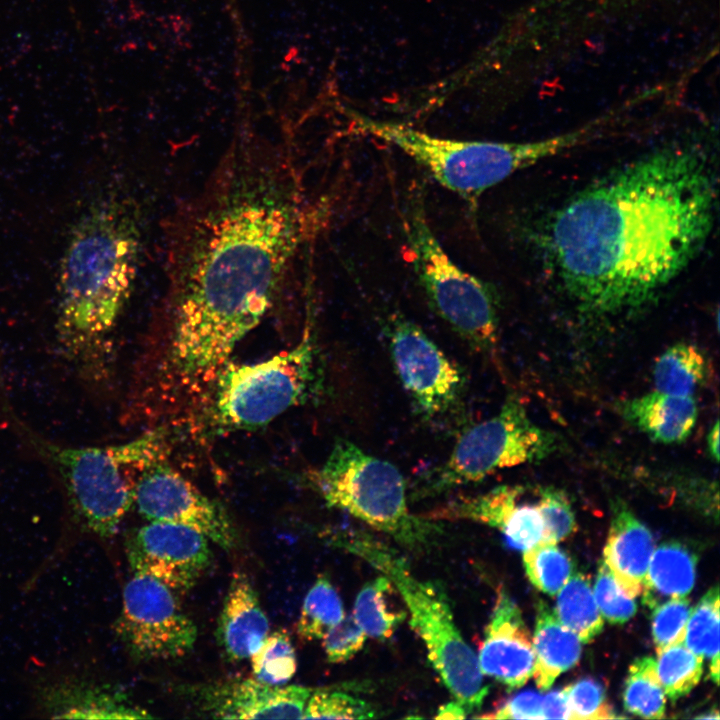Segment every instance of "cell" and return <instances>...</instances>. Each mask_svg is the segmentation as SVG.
Returning <instances> with one entry per match:
<instances>
[{
	"label": "cell",
	"instance_id": "43",
	"mask_svg": "<svg viewBox=\"0 0 720 720\" xmlns=\"http://www.w3.org/2000/svg\"><path fill=\"white\" fill-rule=\"evenodd\" d=\"M719 421L716 420L707 434V449L711 459L719 462Z\"/></svg>",
	"mask_w": 720,
	"mask_h": 720
},
{
	"label": "cell",
	"instance_id": "40",
	"mask_svg": "<svg viewBox=\"0 0 720 720\" xmlns=\"http://www.w3.org/2000/svg\"><path fill=\"white\" fill-rule=\"evenodd\" d=\"M543 697L535 691H524L506 701L495 711L476 716L484 719H543Z\"/></svg>",
	"mask_w": 720,
	"mask_h": 720
},
{
	"label": "cell",
	"instance_id": "32",
	"mask_svg": "<svg viewBox=\"0 0 720 720\" xmlns=\"http://www.w3.org/2000/svg\"><path fill=\"white\" fill-rule=\"evenodd\" d=\"M250 658L253 678L266 684L284 685L297 670L294 646L283 629L268 634Z\"/></svg>",
	"mask_w": 720,
	"mask_h": 720
},
{
	"label": "cell",
	"instance_id": "28",
	"mask_svg": "<svg viewBox=\"0 0 720 720\" xmlns=\"http://www.w3.org/2000/svg\"><path fill=\"white\" fill-rule=\"evenodd\" d=\"M345 617L342 600L326 576H319L307 592L296 629L303 641L322 637Z\"/></svg>",
	"mask_w": 720,
	"mask_h": 720
},
{
	"label": "cell",
	"instance_id": "20",
	"mask_svg": "<svg viewBox=\"0 0 720 720\" xmlns=\"http://www.w3.org/2000/svg\"><path fill=\"white\" fill-rule=\"evenodd\" d=\"M620 415L651 440L673 445L691 435L698 406L694 396H679L655 390L618 404Z\"/></svg>",
	"mask_w": 720,
	"mask_h": 720
},
{
	"label": "cell",
	"instance_id": "19",
	"mask_svg": "<svg viewBox=\"0 0 720 720\" xmlns=\"http://www.w3.org/2000/svg\"><path fill=\"white\" fill-rule=\"evenodd\" d=\"M653 550L649 529L623 501L614 502L604 563L627 597L636 598L641 594Z\"/></svg>",
	"mask_w": 720,
	"mask_h": 720
},
{
	"label": "cell",
	"instance_id": "39",
	"mask_svg": "<svg viewBox=\"0 0 720 720\" xmlns=\"http://www.w3.org/2000/svg\"><path fill=\"white\" fill-rule=\"evenodd\" d=\"M366 637L353 616L345 615L321 639L328 662L343 663L350 660L361 650Z\"/></svg>",
	"mask_w": 720,
	"mask_h": 720
},
{
	"label": "cell",
	"instance_id": "29",
	"mask_svg": "<svg viewBox=\"0 0 720 720\" xmlns=\"http://www.w3.org/2000/svg\"><path fill=\"white\" fill-rule=\"evenodd\" d=\"M625 709L639 717L661 719L665 714L666 695L656 672V660L645 656L630 666L625 681Z\"/></svg>",
	"mask_w": 720,
	"mask_h": 720
},
{
	"label": "cell",
	"instance_id": "21",
	"mask_svg": "<svg viewBox=\"0 0 720 720\" xmlns=\"http://www.w3.org/2000/svg\"><path fill=\"white\" fill-rule=\"evenodd\" d=\"M524 488L501 485L479 494L471 514L475 521L499 529L512 547L526 550L543 539L544 524L536 504H520Z\"/></svg>",
	"mask_w": 720,
	"mask_h": 720
},
{
	"label": "cell",
	"instance_id": "9",
	"mask_svg": "<svg viewBox=\"0 0 720 720\" xmlns=\"http://www.w3.org/2000/svg\"><path fill=\"white\" fill-rule=\"evenodd\" d=\"M308 479L326 504L400 541L415 539L425 524L407 505L399 469L346 439L335 441L324 463Z\"/></svg>",
	"mask_w": 720,
	"mask_h": 720
},
{
	"label": "cell",
	"instance_id": "16",
	"mask_svg": "<svg viewBox=\"0 0 720 720\" xmlns=\"http://www.w3.org/2000/svg\"><path fill=\"white\" fill-rule=\"evenodd\" d=\"M483 675L508 688H518L532 677L533 643L518 605L499 591L477 656Z\"/></svg>",
	"mask_w": 720,
	"mask_h": 720
},
{
	"label": "cell",
	"instance_id": "14",
	"mask_svg": "<svg viewBox=\"0 0 720 720\" xmlns=\"http://www.w3.org/2000/svg\"><path fill=\"white\" fill-rule=\"evenodd\" d=\"M126 552L133 572L160 581L175 593L189 591L212 561L209 539L189 527L149 521L129 537Z\"/></svg>",
	"mask_w": 720,
	"mask_h": 720
},
{
	"label": "cell",
	"instance_id": "6",
	"mask_svg": "<svg viewBox=\"0 0 720 720\" xmlns=\"http://www.w3.org/2000/svg\"><path fill=\"white\" fill-rule=\"evenodd\" d=\"M338 544L387 577L408 609L410 625L423 641L434 670L468 712L479 708L488 686L477 656L457 628L451 609L435 586L415 577L392 548L365 534H343Z\"/></svg>",
	"mask_w": 720,
	"mask_h": 720
},
{
	"label": "cell",
	"instance_id": "4",
	"mask_svg": "<svg viewBox=\"0 0 720 720\" xmlns=\"http://www.w3.org/2000/svg\"><path fill=\"white\" fill-rule=\"evenodd\" d=\"M2 410L12 430L57 474L72 520L84 532L111 538L134 503L135 474L162 462L167 436L162 430L105 447H70L36 433L12 411L3 396Z\"/></svg>",
	"mask_w": 720,
	"mask_h": 720
},
{
	"label": "cell",
	"instance_id": "10",
	"mask_svg": "<svg viewBox=\"0 0 720 720\" xmlns=\"http://www.w3.org/2000/svg\"><path fill=\"white\" fill-rule=\"evenodd\" d=\"M558 448L554 433L535 424L523 403L510 395L500 410L466 430L449 457L422 480V495L482 481L505 468L544 460Z\"/></svg>",
	"mask_w": 720,
	"mask_h": 720
},
{
	"label": "cell",
	"instance_id": "8",
	"mask_svg": "<svg viewBox=\"0 0 720 720\" xmlns=\"http://www.w3.org/2000/svg\"><path fill=\"white\" fill-rule=\"evenodd\" d=\"M313 323L292 348L257 363L229 360L216 373L212 422L221 430L264 425L305 402L315 380Z\"/></svg>",
	"mask_w": 720,
	"mask_h": 720
},
{
	"label": "cell",
	"instance_id": "25",
	"mask_svg": "<svg viewBox=\"0 0 720 720\" xmlns=\"http://www.w3.org/2000/svg\"><path fill=\"white\" fill-rule=\"evenodd\" d=\"M394 591L390 580L380 575L366 583L357 594L352 616L367 636L389 639L405 620L407 612L391 600Z\"/></svg>",
	"mask_w": 720,
	"mask_h": 720
},
{
	"label": "cell",
	"instance_id": "12",
	"mask_svg": "<svg viewBox=\"0 0 720 720\" xmlns=\"http://www.w3.org/2000/svg\"><path fill=\"white\" fill-rule=\"evenodd\" d=\"M386 330L395 371L417 411L425 418L445 412L461 391L460 369L414 322L393 315Z\"/></svg>",
	"mask_w": 720,
	"mask_h": 720
},
{
	"label": "cell",
	"instance_id": "27",
	"mask_svg": "<svg viewBox=\"0 0 720 720\" xmlns=\"http://www.w3.org/2000/svg\"><path fill=\"white\" fill-rule=\"evenodd\" d=\"M719 590L710 588L692 608L683 643L709 660L712 680L719 681Z\"/></svg>",
	"mask_w": 720,
	"mask_h": 720
},
{
	"label": "cell",
	"instance_id": "26",
	"mask_svg": "<svg viewBox=\"0 0 720 720\" xmlns=\"http://www.w3.org/2000/svg\"><path fill=\"white\" fill-rule=\"evenodd\" d=\"M557 595V618L577 635L581 643L592 641L603 629L604 618L596 603L589 579L574 573Z\"/></svg>",
	"mask_w": 720,
	"mask_h": 720
},
{
	"label": "cell",
	"instance_id": "11",
	"mask_svg": "<svg viewBox=\"0 0 720 720\" xmlns=\"http://www.w3.org/2000/svg\"><path fill=\"white\" fill-rule=\"evenodd\" d=\"M114 628L129 655L139 661L183 657L197 639L196 625L176 593L139 572H133L124 586Z\"/></svg>",
	"mask_w": 720,
	"mask_h": 720
},
{
	"label": "cell",
	"instance_id": "34",
	"mask_svg": "<svg viewBox=\"0 0 720 720\" xmlns=\"http://www.w3.org/2000/svg\"><path fill=\"white\" fill-rule=\"evenodd\" d=\"M537 508L541 514L544 533L541 541L557 543L576 529L574 512L566 494L558 488L543 487L538 490Z\"/></svg>",
	"mask_w": 720,
	"mask_h": 720
},
{
	"label": "cell",
	"instance_id": "35",
	"mask_svg": "<svg viewBox=\"0 0 720 720\" xmlns=\"http://www.w3.org/2000/svg\"><path fill=\"white\" fill-rule=\"evenodd\" d=\"M652 635L656 651L682 643L692 611L686 597L669 599L653 609Z\"/></svg>",
	"mask_w": 720,
	"mask_h": 720
},
{
	"label": "cell",
	"instance_id": "18",
	"mask_svg": "<svg viewBox=\"0 0 720 720\" xmlns=\"http://www.w3.org/2000/svg\"><path fill=\"white\" fill-rule=\"evenodd\" d=\"M270 631L269 621L248 576L233 573L216 629L219 647L232 662L250 658Z\"/></svg>",
	"mask_w": 720,
	"mask_h": 720
},
{
	"label": "cell",
	"instance_id": "5",
	"mask_svg": "<svg viewBox=\"0 0 720 720\" xmlns=\"http://www.w3.org/2000/svg\"><path fill=\"white\" fill-rule=\"evenodd\" d=\"M357 121L364 131L399 148L439 184L470 202L517 171L584 144L606 126L600 118L548 138L499 142L445 139L403 124L360 117Z\"/></svg>",
	"mask_w": 720,
	"mask_h": 720
},
{
	"label": "cell",
	"instance_id": "13",
	"mask_svg": "<svg viewBox=\"0 0 720 720\" xmlns=\"http://www.w3.org/2000/svg\"><path fill=\"white\" fill-rule=\"evenodd\" d=\"M134 502L149 521L189 527L225 550L237 544L236 529L224 507L163 461L141 473Z\"/></svg>",
	"mask_w": 720,
	"mask_h": 720
},
{
	"label": "cell",
	"instance_id": "42",
	"mask_svg": "<svg viewBox=\"0 0 720 720\" xmlns=\"http://www.w3.org/2000/svg\"><path fill=\"white\" fill-rule=\"evenodd\" d=\"M468 710L458 700L450 701L439 707L436 719H464L467 717Z\"/></svg>",
	"mask_w": 720,
	"mask_h": 720
},
{
	"label": "cell",
	"instance_id": "33",
	"mask_svg": "<svg viewBox=\"0 0 720 720\" xmlns=\"http://www.w3.org/2000/svg\"><path fill=\"white\" fill-rule=\"evenodd\" d=\"M377 716L365 700L334 688L312 689L303 719H368Z\"/></svg>",
	"mask_w": 720,
	"mask_h": 720
},
{
	"label": "cell",
	"instance_id": "1",
	"mask_svg": "<svg viewBox=\"0 0 720 720\" xmlns=\"http://www.w3.org/2000/svg\"><path fill=\"white\" fill-rule=\"evenodd\" d=\"M308 224L280 142L253 125L224 154L173 242L170 355L180 375L209 379L229 360L272 306Z\"/></svg>",
	"mask_w": 720,
	"mask_h": 720
},
{
	"label": "cell",
	"instance_id": "38",
	"mask_svg": "<svg viewBox=\"0 0 720 720\" xmlns=\"http://www.w3.org/2000/svg\"><path fill=\"white\" fill-rule=\"evenodd\" d=\"M570 719H615L602 686L595 680L584 678L565 687Z\"/></svg>",
	"mask_w": 720,
	"mask_h": 720
},
{
	"label": "cell",
	"instance_id": "36",
	"mask_svg": "<svg viewBox=\"0 0 720 720\" xmlns=\"http://www.w3.org/2000/svg\"><path fill=\"white\" fill-rule=\"evenodd\" d=\"M538 7L555 23L575 28L615 7L632 3L634 0H536Z\"/></svg>",
	"mask_w": 720,
	"mask_h": 720
},
{
	"label": "cell",
	"instance_id": "15",
	"mask_svg": "<svg viewBox=\"0 0 720 720\" xmlns=\"http://www.w3.org/2000/svg\"><path fill=\"white\" fill-rule=\"evenodd\" d=\"M311 688L233 679L198 688L201 710L222 719H303Z\"/></svg>",
	"mask_w": 720,
	"mask_h": 720
},
{
	"label": "cell",
	"instance_id": "3",
	"mask_svg": "<svg viewBox=\"0 0 720 720\" xmlns=\"http://www.w3.org/2000/svg\"><path fill=\"white\" fill-rule=\"evenodd\" d=\"M141 233L128 200L108 196L75 222L61 260L56 334L64 355L92 364L134 287Z\"/></svg>",
	"mask_w": 720,
	"mask_h": 720
},
{
	"label": "cell",
	"instance_id": "7",
	"mask_svg": "<svg viewBox=\"0 0 720 720\" xmlns=\"http://www.w3.org/2000/svg\"><path fill=\"white\" fill-rule=\"evenodd\" d=\"M402 227L412 267L433 310L475 350L494 356L499 322L495 289L445 252L429 224L421 188H414L405 201Z\"/></svg>",
	"mask_w": 720,
	"mask_h": 720
},
{
	"label": "cell",
	"instance_id": "31",
	"mask_svg": "<svg viewBox=\"0 0 720 720\" xmlns=\"http://www.w3.org/2000/svg\"><path fill=\"white\" fill-rule=\"evenodd\" d=\"M523 564L530 582L555 596L572 574L569 556L556 543L540 541L523 551Z\"/></svg>",
	"mask_w": 720,
	"mask_h": 720
},
{
	"label": "cell",
	"instance_id": "41",
	"mask_svg": "<svg viewBox=\"0 0 720 720\" xmlns=\"http://www.w3.org/2000/svg\"><path fill=\"white\" fill-rule=\"evenodd\" d=\"M543 719H570L569 702L565 688L548 693L542 699Z\"/></svg>",
	"mask_w": 720,
	"mask_h": 720
},
{
	"label": "cell",
	"instance_id": "30",
	"mask_svg": "<svg viewBox=\"0 0 720 720\" xmlns=\"http://www.w3.org/2000/svg\"><path fill=\"white\" fill-rule=\"evenodd\" d=\"M656 672L665 695L675 701L687 695L700 681L703 658L683 642L657 652Z\"/></svg>",
	"mask_w": 720,
	"mask_h": 720
},
{
	"label": "cell",
	"instance_id": "23",
	"mask_svg": "<svg viewBox=\"0 0 720 720\" xmlns=\"http://www.w3.org/2000/svg\"><path fill=\"white\" fill-rule=\"evenodd\" d=\"M695 555L676 542L659 545L651 555L645 575L642 601L653 609L673 598L686 597L696 578Z\"/></svg>",
	"mask_w": 720,
	"mask_h": 720
},
{
	"label": "cell",
	"instance_id": "2",
	"mask_svg": "<svg viewBox=\"0 0 720 720\" xmlns=\"http://www.w3.org/2000/svg\"><path fill=\"white\" fill-rule=\"evenodd\" d=\"M717 208L714 153L701 142L663 145L563 202L539 236L557 290L586 319L631 317L704 248Z\"/></svg>",
	"mask_w": 720,
	"mask_h": 720
},
{
	"label": "cell",
	"instance_id": "17",
	"mask_svg": "<svg viewBox=\"0 0 720 720\" xmlns=\"http://www.w3.org/2000/svg\"><path fill=\"white\" fill-rule=\"evenodd\" d=\"M35 704L49 718L146 719L152 718L127 694L110 684L86 676L65 674L42 680L35 688Z\"/></svg>",
	"mask_w": 720,
	"mask_h": 720
},
{
	"label": "cell",
	"instance_id": "22",
	"mask_svg": "<svg viewBox=\"0 0 720 720\" xmlns=\"http://www.w3.org/2000/svg\"><path fill=\"white\" fill-rule=\"evenodd\" d=\"M532 639L533 677L539 690H548L556 678L574 667L581 656V641L542 600L538 601Z\"/></svg>",
	"mask_w": 720,
	"mask_h": 720
},
{
	"label": "cell",
	"instance_id": "37",
	"mask_svg": "<svg viewBox=\"0 0 720 720\" xmlns=\"http://www.w3.org/2000/svg\"><path fill=\"white\" fill-rule=\"evenodd\" d=\"M593 594L602 617L610 623H624L636 613L634 598L622 592L604 561L599 566Z\"/></svg>",
	"mask_w": 720,
	"mask_h": 720
},
{
	"label": "cell",
	"instance_id": "24",
	"mask_svg": "<svg viewBox=\"0 0 720 720\" xmlns=\"http://www.w3.org/2000/svg\"><path fill=\"white\" fill-rule=\"evenodd\" d=\"M707 374L704 353L696 345L684 342L668 347L653 368L656 390L679 396H693Z\"/></svg>",
	"mask_w": 720,
	"mask_h": 720
}]
</instances>
